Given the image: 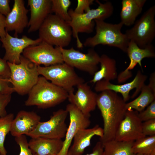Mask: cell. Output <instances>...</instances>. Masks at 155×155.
<instances>
[{
  "instance_id": "cell-1",
  "label": "cell",
  "mask_w": 155,
  "mask_h": 155,
  "mask_svg": "<svg viewBox=\"0 0 155 155\" xmlns=\"http://www.w3.org/2000/svg\"><path fill=\"white\" fill-rule=\"evenodd\" d=\"M126 103L122 97L112 91H104L97 95V106L103 121V134L100 138L103 144L115 139L117 129L127 110Z\"/></svg>"
},
{
  "instance_id": "cell-2",
  "label": "cell",
  "mask_w": 155,
  "mask_h": 155,
  "mask_svg": "<svg viewBox=\"0 0 155 155\" xmlns=\"http://www.w3.org/2000/svg\"><path fill=\"white\" fill-rule=\"evenodd\" d=\"M96 2L98 5L97 8L90 9L83 14H75L72 9L68 10L71 20L68 23L71 28L72 35L76 39L77 47L79 48H82L83 45L79 38L78 33H92L95 26V20L104 21L113 13V6L111 2L102 3L97 0Z\"/></svg>"
},
{
  "instance_id": "cell-3",
  "label": "cell",
  "mask_w": 155,
  "mask_h": 155,
  "mask_svg": "<svg viewBox=\"0 0 155 155\" xmlns=\"http://www.w3.org/2000/svg\"><path fill=\"white\" fill-rule=\"evenodd\" d=\"M25 102L27 106H35L45 109L53 107L67 99L68 93L63 88L49 81L42 76L28 93Z\"/></svg>"
},
{
  "instance_id": "cell-4",
  "label": "cell",
  "mask_w": 155,
  "mask_h": 155,
  "mask_svg": "<svg viewBox=\"0 0 155 155\" xmlns=\"http://www.w3.org/2000/svg\"><path fill=\"white\" fill-rule=\"evenodd\" d=\"M94 21L96 34L87 38L83 45L91 48L99 44L107 45L116 47L126 53L129 40L125 34L121 32L123 25L121 22L113 24L100 20Z\"/></svg>"
},
{
  "instance_id": "cell-5",
  "label": "cell",
  "mask_w": 155,
  "mask_h": 155,
  "mask_svg": "<svg viewBox=\"0 0 155 155\" xmlns=\"http://www.w3.org/2000/svg\"><path fill=\"white\" fill-rule=\"evenodd\" d=\"M39 38L53 46L64 48L71 40L72 30L68 22L54 14H49L39 30Z\"/></svg>"
},
{
  "instance_id": "cell-6",
  "label": "cell",
  "mask_w": 155,
  "mask_h": 155,
  "mask_svg": "<svg viewBox=\"0 0 155 155\" xmlns=\"http://www.w3.org/2000/svg\"><path fill=\"white\" fill-rule=\"evenodd\" d=\"M20 59L18 64L7 62L10 70V83L15 92L24 95L28 94L37 83L40 75L38 65L22 55Z\"/></svg>"
},
{
  "instance_id": "cell-7",
  "label": "cell",
  "mask_w": 155,
  "mask_h": 155,
  "mask_svg": "<svg viewBox=\"0 0 155 155\" xmlns=\"http://www.w3.org/2000/svg\"><path fill=\"white\" fill-rule=\"evenodd\" d=\"M39 75L68 92L74 91L73 87L85 82L74 68L65 63L47 67L38 66Z\"/></svg>"
},
{
  "instance_id": "cell-8",
  "label": "cell",
  "mask_w": 155,
  "mask_h": 155,
  "mask_svg": "<svg viewBox=\"0 0 155 155\" xmlns=\"http://www.w3.org/2000/svg\"><path fill=\"white\" fill-rule=\"evenodd\" d=\"M155 6L153 5L135 22L133 26L125 33L130 40L140 48L152 44L155 36Z\"/></svg>"
},
{
  "instance_id": "cell-9",
  "label": "cell",
  "mask_w": 155,
  "mask_h": 155,
  "mask_svg": "<svg viewBox=\"0 0 155 155\" xmlns=\"http://www.w3.org/2000/svg\"><path fill=\"white\" fill-rule=\"evenodd\" d=\"M64 62L73 68L93 75L98 70L100 56L93 48L83 53L73 47L69 49L59 47Z\"/></svg>"
},
{
  "instance_id": "cell-10",
  "label": "cell",
  "mask_w": 155,
  "mask_h": 155,
  "mask_svg": "<svg viewBox=\"0 0 155 155\" xmlns=\"http://www.w3.org/2000/svg\"><path fill=\"white\" fill-rule=\"evenodd\" d=\"M68 114L66 109H62L54 112L49 120L40 121L27 135L31 138L42 137L62 139L65 137L67 130L65 121Z\"/></svg>"
},
{
  "instance_id": "cell-11",
  "label": "cell",
  "mask_w": 155,
  "mask_h": 155,
  "mask_svg": "<svg viewBox=\"0 0 155 155\" xmlns=\"http://www.w3.org/2000/svg\"><path fill=\"white\" fill-rule=\"evenodd\" d=\"M22 54L23 56L38 66L47 67L64 63L59 48L54 47L42 41L27 47Z\"/></svg>"
},
{
  "instance_id": "cell-12",
  "label": "cell",
  "mask_w": 155,
  "mask_h": 155,
  "mask_svg": "<svg viewBox=\"0 0 155 155\" xmlns=\"http://www.w3.org/2000/svg\"><path fill=\"white\" fill-rule=\"evenodd\" d=\"M147 78V75L142 74L141 71L139 70L133 79L129 82L117 85L112 84L110 81L102 80L95 84L94 89L96 92H101L109 90L120 93L123 100L126 102L130 98L129 94L131 90L135 89V92L131 96V98H133L140 92Z\"/></svg>"
},
{
  "instance_id": "cell-13",
  "label": "cell",
  "mask_w": 155,
  "mask_h": 155,
  "mask_svg": "<svg viewBox=\"0 0 155 155\" xmlns=\"http://www.w3.org/2000/svg\"><path fill=\"white\" fill-rule=\"evenodd\" d=\"M2 46L5 50L3 59L7 62L18 64L20 63L21 54L28 46L38 44L42 41L39 38L32 39L26 35L21 38L13 37L7 32L5 36L0 38Z\"/></svg>"
},
{
  "instance_id": "cell-14",
  "label": "cell",
  "mask_w": 155,
  "mask_h": 155,
  "mask_svg": "<svg viewBox=\"0 0 155 155\" xmlns=\"http://www.w3.org/2000/svg\"><path fill=\"white\" fill-rule=\"evenodd\" d=\"M138 112L133 110H127L125 117L117 131L115 140L123 141H134L145 137L142 129V122Z\"/></svg>"
},
{
  "instance_id": "cell-15",
  "label": "cell",
  "mask_w": 155,
  "mask_h": 155,
  "mask_svg": "<svg viewBox=\"0 0 155 155\" xmlns=\"http://www.w3.org/2000/svg\"><path fill=\"white\" fill-rule=\"evenodd\" d=\"M69 116V124L67 129L62 148L57 155H67L73 137L78 131L88 128L91 121L90 117L84 115L75 106L67 104L65 109Z\"/></svg>"
},
{
  "instance_id": "cell-16",
  "label": "cell",
  "mask_w": 155,
  "mask_h": 155,
  "mask_svg": "<svg viewBox=\"0 0 155 155\" xmlns=\"http://www.w3.org/2000/svg\"><path fill=\"white\" fill-rule=\"evenodd\" d=\"M75 94L74 91L68 92L67 99L70 103L75 106L84 115L90 117V113L97 106V95L91 89L87 83H82L77 86Z\"/></svg>"
},
{
  "instance_id": "cell-17",
  "label": "cell",
  "mask_w": 155,
  "mask_h": 155,
  "mask_svg": "<svg viewBox=\"0 0 155 155\" xmlns=\"http://www.w3.org/2000/svg\"><path fill=\"white\" fill-rule=\"evenodd\" d=\"M126 53L129 59L130 63L127 67L118 75L117 79L119 83L124 82L131 78L132 73L130 70L137 64L139 65L142 71L141 61L143 59L155 57V48L152 44L142 49L140 48L132 40L129 41Z\"/></svg>"
},
{
  "instance_id": "cell-18",
  "label": "cell",
  "mask_w": 155,
  "mask_h": 155,
  "mask_svg": "<svg viewBox=\"0 0 155 155\" xmlns=\"http://www.w3.org/2000/svg\"><path fill=\"white\" fill-rule=\"evenodd\" d=\"M29 10L23 0H14L10 12L6 17L5 30L7 32H15V37L21 34L28 27V20L27 14Z\"/></svg>"
},
{
  "instance_id": "cell-19",
  "label": "cell",
  "mask_w": 155,
  "mask_h": 155,
  "mask_svg": "<svg viewBox=\"0 0 155 155\" xmlns=\"http://www.w3.org/2000/svg\"><path fill=\"white\" fill-rule=\"evenodd\" d=\"M30 17L28 21V32L38 30L44 20L51 13V0H28Z\"/></svg>"
},
{
  "instance_id": "cell-20",
  "label": "cell",
  "mask_w": 155,
  "mask_h": 155,
  "mask_svg": "<svg viewBox=\"0 0 155 155\" xmlns=\"http://www.w3.org/2000/svg\"><path fill=\"white\" fill-rule=\"evenodd\" d=\"M40 119V116L34 111H20L12 121L10 132L15 137L27 135L35 129Z\"/></svg>"
},
{
  "instance_id": "cell-21",
  "label": "cell",
  "mask_w": 155,
  "mask_h": 155,
  "mask_svg": "<svg viewBox=\"0 0 155 155\" xmlns=\"http://www.w3.org/2000/svg\"><path fill=\"white\" fill-rule=\"evenodd\" d=\"M103 134V128L96 125L90 128L79 130L73 138V143L68 152L69 155H82L85 149L90 144L93 136L97 135L101 138Z\"/></svg>"
},
{
  "instance_id": "cell-22",
  "label": "cell",
  "mask_w": 155,
  "mask_h": 155,
  "mask_svg": "<svg viewBox=\"0 0 155 155\" xmlns=\"http://www.w3.org/2000/svg\"><path fill=\"white\" fill-rule=\"evenodd\" d=\"M63 141L42 137L31 138L28 142L29 148L37 155L58 154L61 150Z\"/></svg>"
},
{
  "instance_id": "cell-23",
  "label": "cell",
  "mask_w": 155,
  "mask_h": 155,
  "mask_svg": "<svg viewBox=\"0 0 155 155\" xmlns=\"http://www.w3.org/2000/svg\"><path fill=\"white\" fill-rule=\"evenodd\" d=\"M146 1V0H123L120 13V22L127 26L133 25Z\"/></svg>"
},
{
  "instance_id": "cell-24",
  "label": "cell",
  "mask_w": 155,
  "mask_h": 155,
  "mask_svg": "<svg viewBox=\"0 0 155 155\" xmlns=\"http://www.w3.org/2000/svg\"><path fill=\"white\" fill-rule=\"evenodd\" d=\"M99 64L100 69L94 74L90 83L95 84L102 80L110 81L117 79L116 63L114 59L103 54L100 56Z\"/></svg>"
},
{
  "instance_id": "cell-25",
  "label": "cell",
  "mask_w": 155,
  "mask_h": 155,
  "mask_svg": "<svg viewBox=\"0 0 155 155\" xmlns=\"http://www.w3.org/2000/svg\"><path fill=\"white\" fill-rule=\"evenodd\" d=\"M140 92V94L137 97L129 102L126 103L127 110L134 109L140 112L155 100V91L148 85L145 84Z\"/></svg>"
},
{
  "instance_id": "cell-26",
  "label": "cell",
  "mask_w": 155,
  "mask_h": 155,
  "mask_svg": "<svg viewBox=\"0 0 155 155\" xmlns=\"http://www.w3.org/2000/svg\"><path fill=\"white\" fill-rule=\"evenodd\" d=\"M134 141H123L115 139L103 144L104 155H136L133 152Z\"/></svg>"
},
{
  "instance_id": "cell-27",
  "label": "cell",
  "mask_w": 155,
  "mask_h": 155,
  "mask_svg": "<svg viewBox=\"0 0 155 155\" xmlns=\"http://www.w3.org/2000/svg\"><path fill=\"white\" fill-rule=\"evenodd\" d=\"M132 148L135 154L155 155V135L145 136L135 141Z\"/></svg>"
},
{
  "instance_id": "cell-28",
  "label": "cell",
  "mask_w": 155,
  "mask_h": 155,
  "mask_svg": "<svg viewBox=\"0 0 155 155\" xmlns=\"http://www.w3.org/2000/svg\"><path fill=\"white\" fill-rule=\"evenodd\" d=\"M14 118L13 114L10 113L0 117V154L7 155V151L4 146L6 135L10 132L12 121Z\"/></svg>"
},
{
  "instance_id": "cell-29",
  "label": "cell",
  "mask_w": 155,
  "mask_h": 155,
  "mask_svg": "<svg viewBox=\"0 0 155 155\" xmlns=\"http://www.w3.org/2000/svg\"><path fill=\"white\" fill-rule=\"evenodd\" d=\"M71 4L69 0H51V12L68 23L71 20L68 10Z\"/></svg>"
},
{
  "instance_id": "cell-30",
  "label": "cell",
  "mask_w": 155,
  "mask_h": 155,
  "mask_svg": "<svg viewBox=\"0 0 155 155\" xmlns=\"http://www.w3.org/2000/svg\"><path fill=\"white\" fill-rule=\"evenodd\" d=\"M15 140L20 147V152L19 155H37L34 153L29 148L25 135L15 137Z\"/></svg>"
},
{
  "instance_id": "cell-31",
  "label": "cell",
  "mask_w": 155,
  "mask_h": 155,
  "mask_svg": "<svg viewBox=\"0 0 155 155\" xmlns=\"http://www.w3.org/2000/svg\"><path fill=\"white\" fill-rule=\"evenodd\" d=\"M138 115L142 122L155 119V100L148 106L146 109L138 112Z\"/></svg>"
},
{
  "instance_id": "cell-32",
  "label": "cell",
  "mask_w": 155,
  "mask_h": 155,
  "mask_svg": "<svg viewBox=\"0 0 155 155\" xmlns=\"http://www.w3.org/2000/svg\"><path fill=\"white\" fill-rule=\"evenodd\" d=\"M94 0H78L77 5L75 9L73 10L75 14H82L90 9V6L93 3Z\"/></svg>"
},
{
  "instance_id": "cell-33",
  "label": "cell",
  "mask_w": 155,
  "mask_h": 155,
  "mask_svg": "<svg viewBox=\"0 0 155 155\" xmlns=\"http://www.w3.org/2000/svg\"><path fill=\"white\" fill-rule=\"evenodd\" d=\"M142 129L145 136L155 135V119L142 122Z\"/></svg>"
},
{
  "instance_id": "cell-34",
  "label": "cell",
  "mask_w": 155,
  "mask_h": 155,
  "mask_svg": "<svg viewBox=\"0 0 155 155\" xmlns=\"http://www.w3.org/2000/svg\"><path fill=\"white\" fill-rule=\"evenodd\" d=\"M11 95L0 92V117L7 114L6 108L11 100Z\"/></svg>"
},
{
  "instance_id": "cell-35",
  "label": "cell",
  "mask_w": 155,
  "mask_h": 155,
  "mask_svg": "<svg viewBox=\"0 0 155 155\" xmlns=\"http://www.w3.org/2000/svg\"><path fill=\"white\" fill-rule=\"evenodd\" d=\"M9 79L0 76V92L5 94H11L15 92L13 88L10 86Z\"/></svg>"
},
{
  "instance_id": "cell-36",
  "label": "cell",
  "mask_w": 155,
  "mask_h": 155,
  "mask_svg": "<svg viewBox=\"0 0 155 155\" xmlns=\"http://www.w3.org/2000/svg\"><path fill=\"white\" fill-rule=\"evenodd\" d=\"M10 70L7 62L0 57V76L9 79Z\"/></svg>"
},
{
  "instance_id": "cell-37",
  "label": "cell",
  "mask_w": 155,
  "mask_h": 155,
  "mask_svg": "<svg viewBox=\"0 0 155 155\" xmlns=\"http://www.w3.org/2000/svg\"><path fill=\"white\" fill-rule=\"evenodd\" d=\"M9 0H0V13L6 17L10 12Z\"/></svg>"
},
{
  "instance_id": "cell-38",
  "label": "cell",
  "mask_w": 155,
  "mask_h": 155,
  "mask_svg": "<svg viewBox=\"0 0 155 155\" xmlns=\"http://www.w3.org/2000/svg\"><path fill=\"white\" fill-rule=\"evenodd\" d=\"M85 155H104L102 143L100 141L98 142L93 148L92 152Z\"/></svg>"
},
{
  "instance_id": "cell-39",
  "label": "cell",
  "mask_w": 155,
  "mask_h": 155,
  "mask_svg": "<svg viewBox=\"0 0 155 155\" xmlns=\"http://www.w3.org/2000/svg\"><path fill=\"white\" fill-rule=\"evenodd\" d=\"M5 21L6 17L0 13V38L4 37L6 34Z\"/></svg>"
},
{
  "instance_id": "cell-40",
  "label": "cell",
  "mask_w": 155,
  "mask_h": 155,
  "mask_svg": "<svg viewBox=\"0 0 155 155\" xmlns=\"http://www.w3.org/2000/svg\"><path fill=\"white\" fill-rule=\"evenodd\" d=\"M148 85L154 91H155V73L151 74L149 79V82Z\"/></svg>"
},
{
  "instance_id": "cell-41",
  "label": "cell",
  "mask_w": 155,
  "mask_h": 155,
  "mask_svg": "<svg viewBox=\"0 0 155 155\" xmlns=\"http://www.w3.org/2000/svg\"><path fill=\"white\" fill-rule=\"evenodd\" d=\"M136 155H146V154H136Z\"/></svg>"
},
{
  "instance_id": "cell-42",
  "label": "cell",
  "mask_w": 155,
  "mask_h": 155,
  "mask_svg": "<svg viewBox=\"0 0 155 155\" xmlns=\"http://www.w3.org/2000/svg\"><path fill=\"white\" fill-rule=\"evenodd\" d=\"M46 155H57V154H48Z\"/></svg>"
},
{
  "instance_id": "cell-43",
  "label": "cell",
  "mask_w": 155,
  "mask_h": 155,
  "mask_svg": "<svg viewBox=\"0 0 155 155\" xmlns=\"http://www.w3.org/2000/svg\"><path fill=\"white\" fill-rule=\"evenodd\" d=\"M0 45H1V44H0Z\"/></svg>"
},
{
  "instance_id": "cell-44",
  "label": "cell",
  "mask_w": 155,
  "mask_h": 155,
  "mask_svg": "<svg viewBox=\"0 0 155 155\" xmlns=\"http://www.w3.org/2000/svg\"><path fill=\"white\" fill-rule=\"evenodd\" d=\"M67 155H69L67 154Z\"/></svg>"
},
{
  "instance_id": "cell-45",
  "label": "cell",
  "mask_w": 155,
  "mask_h": 155,
  "mask_svg": "<svg viewBox=\"0 0 155 155\" xmlns=\"http://www.w3.org/2000/svg\"><path fill=\"white\" fill-rule=\"evenodd\" d=\"M0 155H1L0 154Z\"/></svg>"
}]
</instances>
